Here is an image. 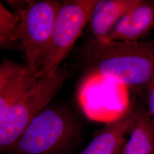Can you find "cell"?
<instances>
[{
    "label": "cell",
    "instance_id": "1",
    "mask_svg": "<svg viewBox=\"0 0 154 154\" xmlns=\"http://www.w3.org/2000/svg\"><path fill=\"white\" fill-rule=\"evenodd\" d=\"M79 59L90 78L109 80L134 91L145 90L154 77V40L91 39L81 48Z\"/></svg>",
    "mask_w": 154,
    "mask_h": 154
},
{
    "label": "cell",
    "instance_id": "2",
    "mask_svg": "<svg viewBox=\"0 0 154 154\" xmlns=\"http://www.w3.org/2000/svg\"><path fill=\"white\" fill-rule=\"evenodd\" d=\"M79 126L74 117L60 108L45 109L36 116L8 154H61L77 139Z\"/></svg>",
    "mask_w": 154,
    "mask_h": 154
},
{
    "label": "cell",
    "instance_id": "3",
    "mask_svg": "<svg viewBox=\"0 0 154 154\" xmlns=\"http://www.w3.org/2000/svg\"><path fill=\"white\" fill-rule=\"evenodd\" d=\"M70 74L66 67L60 66L42 75L32 88L12 105L0 122L1 154L11 149L30 123L55 97Z\"/></svg>",
    "mask_w": 154,
    "mask_h": 154
},
{
    "label": "cell",
    "instance_id": "4",
    "mask_svg": "<svg viewBox=\"0 0 154 154\" xmlns=\"http://www.w3.org/2000/svg\"><path fill=\"white\" fill-rule=\"evenodd\" d=\"M64 1H30L18 11L21 19V43L27 65L41 74L49 53L56 17Z\"/></svg>",
    "mask_w": 154,
    "mask_h": 154
},
{
    "label": "cell",
    "instance_id": "5",
    "mask_svg": "<svg viewBox=\"0 0 154 154\" xmlns=\"http://www.w3.org/2000/svg\"><path fill=\"white\" fill-rule=\"evenodd\" d=\"M97 0L64 1L56 17L49 53L41 75L53 72L70 53L88 25Z\"/></svg>",
    "mask_w": 154,
    "mask_h": 154
},
{
    "label": "cell",
    "instance_id": "6",
    "mask_svg": "<svg viewBox=\"0 0 154 154\" xmlns=\"http://www.w3.org/2000/svg\"><path fill=\"white\" fill-rule=\"evenodd\" d=\"M41 74L28 66L4 59L0 65V122L17 100L38 81Z\"/></svg>",
    "mask_w": 154,
    "mask_h": 154
},
{
    "label": "cell",
    "instance_id": "7",
    "mask_svg": "<svg viewBox=\"0 0 154 154\" xmlns=\"http://www.w3.org/2000/svg\"><path fill=\"white\" fill-rule=\"evenodd\" d=\"M154 28V1L134 0L106 39L140 41Z\"/></svg>",
    "mask_w": 154,
    "mask_h": 154
},
{
    "label": "cell",
    "instance_id": "8",
    "mask_svg": "<svg viewBox=\"0 0 154 154\" xmlns=\"http://www.w3.org/2000/svg\"><path fill=\"white\" fill-rule=\"evenodd\" d=\"M139 111L130 109L110 122L94 138L81 154H115L126 142L137 119Z\"/></svg>",
    "mask_w": 154,
    "mask_h": 154
},
{
    "label": "cell",
    "instance_id": "9",
    "mask_svg": "<svg viewBox=\"0 0 154 154\" xmlns=\"http://www.w3.org/2000/svg\"><path fill=\"white\" fill-rule=\"evenodd\" d=\"M134 0H97L90 18L94 38L106 39Z\"/></svg>",
    "mask_w": 154,
    "mask_h": 154
},
{
    "label": "cell",
    "instance_id": "10",
    "mask_svg": "<svg viewBox=\"0 0 154 154\" xmlns=\"http://www.w3.org/2000/svg\"><path fill=\"white\" fill-rule=\"evenodd\" d=\"M122 154H154V129L146 111H139Z\"/></svg>",
    "mask_w": 154,
    "mask_h": 154
},
{
    "label": "cell",
    "instance_id": "11",
    "mask_svg": "<svg viewBox=\"0 0 154 154\" xmlns=\"http://www.w3.org/2000/svg\"><path fill=\"white\" fill-rule=\"evenodd\" d=\"M21 42V19L16 13H13L0 3V45L7 48Z\"/></svg>",
    "mask_w": 154,
    "mask_h": 154
},
{
    "label": "cell",
    "instance_id": "12",
    "mask_svg": "<svg viewBox=\"0 0 154 154\" xmlns=\"http://www.w3.org/2000/svg\"><path fill=\"white\" fill-rule=\"evenodd\" d=\"M144 92L146 94V102L147 105L146 112L154 129V77L145 88Z\"/></svg>",
    "mask_w": 154,
    "mask_h": 154
},
{
    "label": "cell",
    "instance_id": "13",
    "mask_svg": "<svg viewBox=\"0 0 154 154\" xmlns=\"http://www.w3.org/2000/svg\"><path fill=\"white\" fill-rule=\"evenodd\" d=\"M125 145V144H124ZM123 146H122V147H121L119 149H118V151H116L115 154H122V152H123Z\"/></svg>",
    "mask_w": 154,
    "mask_h": 154
}]
</instances>
